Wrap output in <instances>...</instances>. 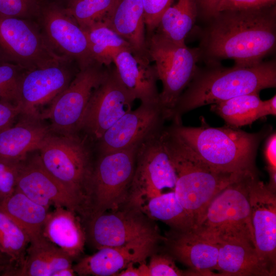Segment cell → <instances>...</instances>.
Masks as SVG:
<instances>
[{
    "mask_svg": "<svg viewBox=\"0 0 276 276\" xmlns=\"http://www.w3.org/2000/svg\"><path fill=\"white\" fill-rule=\"evenodd\" d=\"M204 24L198 30L197 48L205 65L229 59L235 65L250 66L275 51V5L220 11Z\"/></svg>",
    "mask_w": 276,
    "mask_h": 276,
    "instance_id": "6da1fadb",
    "label": "cell"
},
{
    "mask_svg": "<svg viewBox=\"0 0 276 276\" xmlns=\"http://www.w3.org/2000/svg\"><path fill=\"white\" fill-rule=\"evenodd\" d=\"M276 86V61L272 59L250 66L221 64L198 67L187 88L178 98L169 119L181 122L186 113L204 105L259 92Z\"/></svg>",
    "mask_w": 276,
    "mask_h": 276,
    "instance_id": "7a4b0ae2",
    "label": "cell"
},
{
    "mask_svg": "<svg viewBox=\"0 0 276 276\" xmlns=\"http://www.w3.org/2000/svg\"><path fill=\"white\" fill-rule=\"evenodd\" d=\"M168 128L191 153L211 169L226 174L257 172L255 159L261 141L270 132L265 128L249 133L229 126L188 127L173 122Z\"/></svg>",
    "mask_w": 276,
    "mask_h": 276,
    "instance_id": "3957f363",
    "label": "cell"
},
{
    "mask_svg": "<svg viewBox=\"0 0 276 276\" xmlns=\"http://www.w3.org/2000/svg\"><path fill=\"white\" fill-rule=\"evenodd\" d=\"M162 139L176 174L174 192L192 217L195 228L215 197L246 174H226L211 169L196 158L168 127L164 128Z\"/></svg>",
    "mask_w": 276,
    "mask_h": 276,
    "instance_id": "277c9868",
    "label": "cell"
},
{
    "mask_svg": "<svg viewBox=\"0 0 276 276\" xmlns=\"http://www.w3.org/2000/svg\"><path fill=\"white\" fill-rule=\"evenodd\" d=\"M78 133L62 135L51 132L38 150L44 168L77 200L84 219L95 163L88 136Z\"/></svg>",
    "mask_w": 276,
    "mask_h": 276,
    "instance_id": "5b68a950",
    "label": "cell"
},
{
    "mask_svg": "<svg viewBox=\"0 0 276 276\" xmlns=\"http://www.w3.org/2000/svg\"><path fill=\"white\" fill-rule=\"evenodd\" d=\"M256 173L242 176L221 191L195 229L216 242L236 240L255 246L248 186L251 175Z\"/></svg>",
    "mask_w": 276,
    "mask_h": 276,
    "instance_id": "8992f818",
    "label": "cell"
},
{
    "mask_svg": "<svg viewBox=\"0 0 276 276\" xmlns=\"http://www.w3.org/2000/svg\"><path fill=\"white\" fill-rule=\"evenodd\" d=\"M147 52L154 62L163 88L159 104L166 120L169 119L178 98L192 80L200 61L198 48H189L163 37L146 32Z\"/></svg>",
    "mask_w": 276,
    "mask_h": 276,
    "instance_id": "52a82bcc",
    "label": "cell"
},
{
    "mask_svg": "<svg viewBox=\"0 0 276 276\" xmlns=\"http://www.w3.org/2000/svg\"><path fill=\"white\" fill-rule=\"evenodd\" d=\"M138 145L100 154L94 163L85 220L115 211L126 203Z\"/></svg>",
    "mask_w": 276,
    "mask_h": 276,
    "instance_id": "ba28073f",
    "label": "cell"
},
{
    "mask_svg": "<svg viewBox=\"0 0 276 276\" xmlns=\"http://www.w3.org/2000/svg\"><path fill=\"white\" fill-rule=\"evenodd\" d=\"M164 127L138 145L134 174L126 203L140 208L165 188L174 189L176 174L163 144Z\"/></svg>",
    "mask_w": 276,
    "mask_h": 276,
    "instance_id": "9c48e42d",
    "label": "cell"
},
{
    "mask_svg": "<svg viewBox=\"0 0 276 276\" xmlns=\"http://www.w3.org/2000/svg\"><path fill=\"white\" fill-rule=\"evenodd\" d=\"M107 66L94 62L79 70L72 80L52 101L49 107L40 114L48 119L52 132L70 134L79 132L83 118L94 89L104 78Z\"/></svg>",
    "mask_w": 276,
    "mask_h": 276,
    "instance_id": "30bf717a",
    "label": "cell"
},
{
    "mask_svg": "<svg viewBox=\"0 0 276 276\" xmlns=\"http://www.w3.org/2000/svg\"><path fill=\"white\" fill-rule=\"evenodd\" d=\"M0 48L15 63L27 70L72 61L57 52L30 21L1 14Z\"/></svg>",
    "mask_w": 276,
    "mask_h": 276,
    "instance_id": "8fae6325",
    "label": "cell"
},
{
    "mask_svg": "<svg viewBox=\"0 0 276 276\" xmlns=\"http://www.w3.org/2000/svg\"><path fill=\"white\" fill-rule=\"evenodd\" d=\"M151 220L141 208L125 203L115 211L87 220L86 238L97 249L148 239L164 241L165 237Z\"/></svg>",
    "mask_w": 276,
    "mask_h": 276,
    "instance_id": "7c38bea8",
    "label": "cell"
},
{
    "mask_svg": "<svg viewBox=\"0 0 276 276\" xmlns=\"http://www.w3.org/2000/svg\"><path fill=\"white\" fill-rule=\"evenodd\" d=\"M109 66L90 97L81 126V130L88 137L97 142L116 122L132 109L135 100L120 80L115 66Z\"/></svg>",
    "mask_w": 276,
    "mask_h": 276,
    "instance_id": "4fadbf2b",
    "label": "cell"
},
{
    "mask_svg": "<svg viewBox=\"0 0 276 276\" xmlns=\"http://www.w3.org/2000/svg\"><path fill=\"white\" fill-rule=\"evenodd\" d=\"M251 220L256 249L269 269L276 272V195L267 184L251 175L249 181Z\"/></svg>",
    "mask_w": 276,
    "mask_h": 276,
    "instance_id": "5bb4252c",
    "label": "cell"
},
{
    "mask_svg": "<svg viewBox=\"0 0 276 276\" xmlns=\"http://www.w3.org/2000/svg\"><path fill=\"white\" fill-rule=\"evenodd\" d=\"M165 118L159 103H141L114 123L98 141L100 153L138 145L151 134L164 127Z\"/></svg>",
    "mask_w": 276,
    "mask_h": 276,
    "instance_id": "9a60e30c",
    "label": "cell"
},
{
    "mask_svg": "<svg viewBox=\"0 0 276 276\" xmlns=\"http://www.w3.org/2000/svg\"><path fill=\"white\" fill-rule=\"evenodd\" d=\"M20 162L15 189L48 209L63 206L81 217V208L70 192L43 167L38 154Z\"/></svg>",
    "mask_w": 276,
    "mask_h": 276,
    "instance_id": "2e32d148",
    "label": "cell"
},
{
    "mask_svg": "<svg viewBox=\"0 0 276 276\" xmlns=\"http://www.w3.org/2000/svg\"><path fill=\"white\" fill-rule=\"evenodd\" d=\"M66 63L27 70L21 78L17 105L21 114L40 118L38 109L52 102L74 77Z\"/></svg>",
    "mask_w": 276,
    "mask_h": 276,
    "instance_id": "e0dca14e",
    "label": "cell"
},
{
    "mask_svg": "<svg viewBox=\"0 0 276 276\" xmlns=\"http://www.w3.org/2000/svg\"><path fill=\"white\" fill-rule=\"evenodd\" d=\"M44 35L59 54L74 61L79 70L95 62L90 52L85 33L67 13L49 6L42 13Z\"/></svg>",
    "mask_w": 276,
    "mask_h": 276,
    "instance_id": "ac0fdd59",
    "label": "cell"
},
{
    "mask_svg": "<svg viewBox=\"0 0 276 276\" xmlns=\"http://www.w3.org/2000/svg\"><path fill=\"white\" fill-rule=\"evenodd\" d=\"M167 252L189 268V275H218L216 270L218 245L194 228L186 231L171 229L163 241Z\"/></svg>",
    "mask_w": 276,
    "mask_h": 276,
    "instance_id": "d6986e66",
    "label": "cell"
},
{
    "mask_svg": "<svg viewBox=\"0 0 276 276\" xmlns=\"http://www.w3.org/2000/svg\"><path fill=\"white\" fill-rule=\"evenodd\" d=\"M160 241L148 239L121 246L102 248L81 259L73 268L76 274L81 276L116 275L130 263L145 262L147 258L155 252Z\"/></svg>",
    "mask_w": 276,
    "mask_h": 276,
    "instance_id": "ffe728a7",
    "label": "cell"
},
{
    "mask_svg": "<svg viewBox=\"0 0 276 276\" xmlns=\"http://www.w3.org/2000/svg\"><path fill=\"white\" fill-rule=\"evenodd\" d=\"M148 57L131 50H124L114 58L113 63L120 80L128 92L141 103H159L158 80L156 67Z\"/></svg>",
    "mask_w": 276,
    "mask_h": 276,
    "instance_id": "44dd1931",
    "label": "cell"
},
{
    "mask_svg": "<svg viewBox=\"0 0 276 276\" xmlns=\"http://www.w3.org/2000/svg\"><path fill=\"white\" fill-rule=\"evenodd\" d=\"M102 22L130 44L132 53L149 58L142 0H114Z\"/></svg>",
    "mask_w": 276,
    "mask_h": 276,
    "instance_id": "7402d4cb",
    "label": "cell"
},
{
    "mask_svg": "<svg viewBox=\"0 0 276 276\" xmlns=\"http://www.w3.org/2000/svg\"><path fill=\"white\" fill-rule=\"evenodd\" d=\"M16 124L0 131V159L20 162L34 150L51 132L39 117L21 114Z\"/></svg>",
    "mask_w": 276,
    "mask_h": 276,
    "instance_id": "603a6c76",
    "label": "cell"
},
{
    "mask_svg": "<svg viewBox=\"0 0 276 276\" xmlns=\"http://www.w3.org/2000/svg\"><path fill=\"white\" fill-rule=\"evenodd\" d=\"M54 208L47 215L42 234L73 259L83 252L86 240L81 218L64 207Z\"/></svg>",
    "mask_w": 276,
    "mask_h": 276,
    "instance_id": "cb8c5ba5",
    "label": "cell"
},
{
    "mask_svg": "<svg viewBox=\"0 0 276 276\" xmlns=\"http://www.w3.org/2000/svg\"><path fill=\"white\" fill-rule=\"evenodd\" d=\"M217 243L218 255L216 270L219 275L272 276L255 246L236 240Z\"/></svg>",
    "mask_w": 276,
    "mask_h": 276,
    "instance_id": "d4e9b609",
    "label": "cell"
},
{
    "mask_svg": "<svg viewBox=\"0 0 276 276\" xmlns=\"http://www.w3.org/2000/svg\"><path fill=\"white\" fill-rule=\"evenodd\" d=\"M73 258L43 236L30 242L25 260L17 276H53L61 269L72 267Z\"/></svg>",
    "mask_w": 276,
    "mask_h": 276,
    "instance_id": "484cf974",
    "label": "cell"
},
{
    "mask_svg": "<svg viewBox=\"0 0 276 276\" xmlns=\"http://www.w3.org/2000/svg\"><path fill=\"white\" fill-rule=\"evenodd\" d=\"M0 209L25 231L30 242L43 236L42 227L49 209L36 203L15 189L10 195L0 200Z\"/></svg>",
    "mask_w": 276,
    "mask_h": 276,
    "instance_id": "4316f807",
    "label": "cell"
},
{
    "mask_svg": "<svg viewBox=\"0 0 276 276\" xmlns=\"http://www.w3.org/2000/svg\"><path fill=\"white\" fill-rule=\"evenodd\" d=\"M198 16L197 0H177L164 13L155 31L175 43L185 44Z\"/></svg>",
    "mask_w": 276,
    "mask_h": 276,
    "instance_id": "83f0119b",
    "label": "cell"
},
{
    "mask_svg": "<svg viewBox=\"0 0 276 276\" xmlns=\"http://www.w3.org/2000/svg\"><path fill=\"white\" fill-rule=\"evenodd\" d=\"M141 210L149 218L164 222L172 230L186 231L195 227L192 217L178 201L174 191L150 198Z\"/></svg>",
    "mask_w": 276,
    "mask_h": 276,
    "instance_id": "f1b7e54d",
    "label": "cell"
},
{
    "mask_svg": "<svg viewBox=\"0 0 276 276\" xmlns=\"http://www.w3.org/2000/svg\"><path fill=\"white\" fill-rule=\"evenodd\" d=\"M85 33L91 55L96 62L105 66L124 50H131L130 44L102 21L83 30Z\"/></svg>",
    "mask_w": 276,
    "mask_h": 276,
    "instance_id": "f546056e",
    "label": "cell"
},
{
    "mask_svg": "<svg viewBox=\"0 0 276 276\" xmlns=\"http://www.w3.org/2000/svg\"><path fill=\"white\" fill-rule=\"evenodd\" d=\"M262 101L259 93H254L212 104L211 109L220 117L227 126L239 128L260 119Z\"/></svg>",
    "mask_w": 276,
    "mask_h": 276,
    "instance_id": "4dcf8cb0",
    "label": "cell"
},
{
    "mask_svg": "<svg viewBox=\"0 0 276 276\" xmlns=\"http://www.w3.org/2000/svg\"><path fill=\"white\" fill-rule=\"evenodd\" d=\"M30 239L25 231L0 209V252L10 259L15 267L13 275L24 263Z\"/></svg>",
    "mask_w": 276,
    "mask_h": 276,
    "instance_id": "1f68e13d",
    "label": "cell"
},
{
    "mask_svg": "<svg viewBox=\"0 0 276 276\" xmlns=\"http://www.w3.org/2000/svg\"><path fill=\"white\" fill-rule=\"evenodd\" d=\"M114 0H71L67 13L83 29L99 22L111 7Z\"/></svg>",
    "mask_w": 276,
    "mask_h": 276,
    "instance_id": "d6a6232c",
    "label": "cell"
},
{
    "mask_svg": "<svg viewBox=\"0 0 276 276\" xmlns=\"http://www.w3.org/2000/svg\"><path fill=\"white\" fill-rule=\"evenodd\" d=\"M26 71L16 63L0 64V102L17 105L20 83Z\"/></svg>",
    "mask_w": 276,
    "mask_h": 276,
    "instance_id": "836d02e7",
    "label": "cell"
},
{
    "mask_svg": "<svg viewBox=\"0 0 276 276\" xmlns=\"http://www.w3.org/2000/svg\"><path fill=\"white\" fill-rule=\"evenodd\" d=\"M37 0H0V14L7 16L29 18L38 14Z\"/></svg>",
    "mask_w": 276,
    "mask_h": 276,
    "instance_id": "e575fe53",
    "label": "cell"
},
{
    "mask_svg": "<svg viewBox=\"0 0 276 276\" xmlns=\"http://www.w3.org/2000/svg\"><path fill=\"white\" fill-rule=\"evenodd\" d=\"M148 266L149 276H181L188 275L187 271H183L176 265L174 259L168 252L151 256Z\"/></svg>",
    "mask_w": 276,
    "mask_h": 276,
    "instance_id": "d590c367",
    "label": "cell"
},
{
    "mask_svg": "<svg viewBox=\"0 0 276 276\" xmlns=\"http://www.w3.org/2000/svg\"><path fill=\"white\" fill-rule=\"evenodd\" d=\"M20 163L0 159V200L15 191Z\"/></svg>",
    "mask_w": 276,
    "mask_h": 276,
    "instance_id": "8d00e7d4",
    "label": "cell"
},
{
    "mask_svg": "<svg viewBox=\"0 0 276 276\" xmlns=\"http://www.w3.org/2000/svg\"><path fill=\"white\" fill-rule=\"evenodd\" d=\"M174 0H142L146 32L154 31L165 11Z\"/></svg>",
    "mask_w": 276,
    "mask_h": 276,
    "instance_id": "74e56055",
    "label": "cell"
},
{
    "mask_svg": "<svg viewBox=\"0 0 276 276\" xmlns=\"http://www.w3.org/2000/svg\"><path fill=\"white\" fill-rule=\"evenodd\" d=\"M275 2L276 0H222L218 12L264 8L275 5Z\"/></svg>",
    "mask_w": 276,
    "mask_h": 276,
    "instance_id": "f35d334b",
    "label": "cell"
},
{
    "mask_svg": "<svg viewBox=\"0 0 276 276\" xmlns=\"http://www.w3.org/2000/svg\"><path fill=\"white\" fill-rule=\"evenodd\" d=\"M264 157L269 176L267 185L272 191L276 190V133L273 132L267 138L265 145Z\"/></svg>",
    "mask_w": 276,
    "mask_h": 276,
    "instance_id": "ab89813d",
    "label": "cell"
},
{
    "mask_svg": "<svg viewBox=\"0 0 276 276\" xmlns=\"http://www.w3.org/2000/svg\"><path fill=\"white\" fill-rule=\"evenodd\" d=\"M20 114L18 105L0 102V131L13 125Z\"/></svg>",
    "mask_w": 276,
    "mask_h": 276,
    "instance_id": "60d3db41",
    "label": "cell"
},
{
    "mask_svg": "<svg viewBox=\"0 0 276 276\" xmlns=\"http://www.w3.org/2000/svg\"><path fill=\"white\" fill-rule=\"evenodd\" d=\"M221 1L197 0L199 9L198 18L204 22L217 14Z\"/></svg>",
    "mask_w": 276,
    "mask_h": 276,
    "instance_id": "b9f144b4",
    "label": "cell"
},
{
    "mask_svg": "<svg viewBox=\"0 0 276 276\" xmlns=\"http://www.w3.org/2000/svg\"><path fill=\"white\" fill-rule=\"evenodd\" d=\"M130 263L124 269L119 272L116 275L118 276H149L148 266L145 262L140 264L139 267L133 266Z\"/></svg>",
    "mask_w": 276,
    "mask_h": 276,
    "instance_id": "7bdbcfd3",
    "label": "cell"
},
{
    "mask_svg": "<svg viewBox=\"0 0 276 276\" xmlns=\"http://www.w3.org/2000/svg\"><path fill=\"white\" fill-rule=\"evenodd\" d=\"M268 115H276L275 95L270 99L262 101L259 110V118H262Z\"/></svg>",
    "mask_w": 276,
    "mask_h": 276,
    "instance_id": "ee69618b",
    "label": "cell"
},
{
    "mask_svg": "<svg viewBox=\"0 0 276 276\" xmlns=\"http://www.w3.org/2000/svg\"><path fill=\"white\" fill-rule=\"evenodd\" d=\"M15 270V267L11 260L0 252V275H10Z\"/></svg>",
    "mask_w": 276,
    "mask_h": 276,
    "instance_id": "f6af8a7d",
    "label": "cell"
},
{
    "mask_svg": "<svg viewBox=\"0 0 276 276\" xmlns=\"http://www.w3.org/2000/svg\"><path fill=\"white\" fill-rule=\"evenodd\" d=\"M73 267L61 269L57 271L53 276H74L76 275Z\"/></svg>",
    "mask_w": 276,
    "mask_h": 276,
    "instance_id": "bcb514c9",
    "label": "cell"
}]
</instances>
